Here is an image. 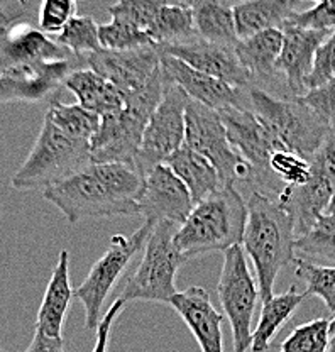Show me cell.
<instances>
[{
	"label": "cell",
	"instance_id": "6da1fadb",
	"mask_svg": "<svg viewBox=\"0 0 335 352\" xmlns=\"http://www.w3.org/2000/svg\"><path fill=\"white\" fill-rule=\"evenodd\" d=\"M142 175L136 164L90 163L58 185L44 190L69 223L85 219L132 217L139 215L138 195Z\"/></svg>",
	"mask_w": 335,
	"mask_h": 352
},
{
	"label": "cell",
	"instance_id": "7a4b0ae2",
	"mask_svg": "<svg viewBox=\"0 0 335 352\" xmlns=\"http://www.w3.org/2000/svg\"><path fill=\"white\" fill-rule=\"evenodd\" d=\"M294 220L276 198L252 190L248 200L244 252H248L257 274L261 300L272 298L279 271L294 259Z\"/></svg>",
	"mask_w": 335,
	"mask_h": 352
},
{
	"label": "cell",
	"instance_id": "3957f363",
	"mask_svg": "<svg viewBox=\"0 0 335 352\" xmlns=\"http://www.w3.org/2000/svg\"><path fill=\"white\" fill-rule=\"evenodd\" d=\"M248 222V201L235 185L222 188L193 205L188 219L178 227L175 245L186 259L226 252L241 244Z\"/></svg>",
	"mask_w": 335,
	"mask_h": 352
},
{
	"label": "cell",
	"instance_id": "277c9868",
	"mask_svg": "<svg viewBox=\"0 0 335 352\" xmlns=\"http://www.w3.org/2000/svg\"><path fill=\"white\" fill-rule=\"evenodd\" d=\"M249 109L259 122L271 132L272 138L283 146L310 161L332 134V127L301 104L300 98H278L264 88L252 85L248 88Z\"/></svg>",
	"mask_w": 335,
	"mask_h": 352
},
{
	"label": "cell",
	"instance_id": "5b68a950",
	"mask_svg": "<svg viewBox=\"0 0 335 352\" xmlns=\"http://www.w3.org/2000/svg\"><path fill=\"white\" fill-rule=\"evenodd\" d=\"M90 144L69 138L44 119L38 139L10 179L16 190H47L90 164Z\"/></svg>",
	"mask_w": 335,
	"mask_h": 352
},
{
	"label": "cell",
	"instance_id": "8992f818",
	"mask_svg": "<svg viewBox=\"0 0 335 352\" xmlns=\"http://www.w3.org/2000/svg\"><path fill=\"white\" fill-rule=\"evenodd\" d=\"M178 226L160 222L146 241L141 264L117 298L122 302H154L169 305L176 289V274L188 259L175 245Z\"/></svg>",
	"mask_w": 335,
	"mask_h": 352
},
{
	"label": "cell",
	"instance_id": "52a82bcc",
	"mask_svg": "<svg viewBox=\"0 0 335 352\" xmlns=\"http://www.w3.org/2000/svg\"><path fill=\"white\" fill-rule=\"evenodd\" d=\"M195 153L202 154L213 164L219 173L222 185H237L248 183L252 185V168L246 163L244 157L235 151L227 138L220 113L215 109L190 100L185 113V142Z\"/></svg>",
	"mask_w": 335,
	"mask_h": 352
},
{
	"label": "cell",
	"instance_id": "ba28073f",
	"mask_svg": "<svg viewBox=\"0 0 335 352\" xmlns=\"http://www.w3.org/2000/svg\"><path fill=\"white\" fill-rule=\"evenodd\" d=\"M153 229L154 223L144 220V223L131 236L117 234V236L110 237L109 249L91 266L83 283L75 288V298L82 303L85 310L87 330H97L102 320L100 311L107 296L110 295L120 276L126 273L129 263L141 249H144L146 241L149 239Z\"/></svg>",
	"mask_w": 335,
	"mask_h": 352
},
{
	"label": "cell",
	"instance_id": "9c48e42d",
	"mask_svg": "<svg viewBox=\"0 0 335 352\" xmlns=\"http://www.w3.org/2000/svg\"><path fill=\"white\" fill-rule=\"evenodd\" d=\"M217 293L224 314L230 322L234 352H246L252 342V317L261 295L241 244L232 245L224 252Z\"/></svg>",
	"mask_w": 335,
	"mask_h": 352
},
{
	"label": "cell",
	"instance_id": "30bf717a",
	"mask_svg": "<svg viewBox=\"0 0 335 352\" xmlns=\"http://www.w3.org/2000/svg\"><path fill=\"white\" fill-rule=\"evenodd\" d=\"M335 195V132L310 160V179L300 186H285L276 200L292 214L294 234L301 236L322 217Z\"/></svg>",
	"mask_w": 335,
	"mask_h": 352
},
{
	"label": "cell",
	"instance_id": "8fae6325",
	"mask_svg": "<svg viewBox=\"0 0 335 352\" xmlns=\"http://www.w3.org/2000/svg\"><path fill=\"white\" fill-rule=\"evenodd\" d=\"M217 112L220 113V119L226 126L230 144L252 168L256 192L266 193V195L268 192H276L278 195L281 190L278 188L279 182L270 170V160L276 151H281L283 146L259 122L251 109L224 107Z\"/></svg>",
	"mask_w": 335,
	"mask_h": 352
},
{
	"label": "cell",
	"instance_id": "7c38bea8",
	"mask_svg": "<svg viewBox=\"0 0 335 352\" xmlns=\"http://www.w3.org/2000/svg\"><path fill=\"white\" fill-rule=\"evenodd\" d=\"M190 97L175 83H169L153 116L146 124L136 168L144 175L151 168L163 164L185 142V113Z\"/></svg>",
	"mask_w": 335,
	"mask_h": 352
},
{
	"label": "cell",
	"instance_id": "4fadbf2b",
	"mask_svg": "<svg viewBox=\"0 0 335 352\" xmlns=\"http://www.w3.org/2000/svg\"><path fill=\"white\" fill-rule=\"evenodd\" d=\"M80 68H85L83 58L75 54L66 60L10 66L0 72V104H38L54 100V95L65 83L66 76Z\"/></svg>",
	"mask_w": 335,
	"mask_h": 352
},
{
	"label": "cell",
	"instance_id": "5bb4252c",
	"mask_svg": "<svg viewBox=\"0 0 335 352\" xmlns=\"http://www.w3.org/2000/svg\"><path fill=\"white\" fill-rule=\"evenodd\" d=\"M142 188L138 195L139 215L154 226L171 222L182 226L193 210V198L166 164H158L142 175Z\"/></svg>",
	"mask_w": 335,
	"mask_h": 352
},
{
	"label": "cell",
	"instance_id": "9a60e30c",
	"mask_svg": "<svg viewBox=\"0 0 335 352\" xmlns=\"http://www.w3.org/2000/svg\"><path fill=\"white\" fill-rule=\"evenodd\" d=\"M147 117L134 109L100 117V126L90 139L91 163L134 164L141 148Z\"/></svg>",
	"mask_w": 335,
	"mask_h": 352
},
{
	"label": "cell",
	"instance_id": "2e32d148",
	"mask_svg": "<svg viewBox=\"0 0 335 352\" xmlns=\"http://www.w3.org/2000/svg\"><path fill=\"white\" fill-rule=\"evenodd\" d=\"M85 68H90L102 78L114 83L124 95L139 90L153 73L160 68V53L156 46L138 47L129 51L98 50L83 54Z\"/></svg>",
	"mask_w": 335,
	"mask_h": 352
},
{
	"label": "cell",
	"instance_id": "e0dca14e",
	"mask_svg": "<svg viewBox=\"0 0 335 352\" xmlns=\"http://www.w3.org/2000/svg\"><path fill=\"white\" fill-rule=\"evenodd\" d=\"M160 66L164 73V78L182 88L188 95L190 100L215 110L224 107L249 109L248 90L235 88L222 80L213 78L207 73L198 72L169 54L160 53Z\"/></svg>",
	"mask_w": 335,
	"mask_h": 352
},
{
	"label": "cell",
	"instance_id": "ac0fdd59",
	"mask_svg": "<svg viewBox=\"0 0 335 352\" xmlns=\"http://www.w3.org/2000/svg\"><path fill=\"white\" fill-rule=\"evenodd\" d=\"M156 50L158 53L178 58L191 68L207 73L213 78L222 80L235 88L248 90L254 85L251 75L239 63L234 47L212 44L197 38L188 43L156 46Z\"/></svg>",
	"mask_w": 335,
	"mask_h": 352
},
{
	"label": "cell",
	"instance_id": "d6986e66",
	"mask_svg": "<svg viewBox=\"0 0 335 352\" xmlns=\"http://www.w3.org/2000/svg\"><path fill=\"white\" fill-rule=\"evenodd\" d=\"M281 31L283 47L276 63V73L283 75L292 97L298 98L307 91L305 82L314 68L316 50L332 31H315L293 24H286Z\"/></svg>",
	"mask_w": 335,
	"mask_h": 352
},
{
	"label": "cell",
	"instance_id": "ffe728a7",
	"mask_svg": "<svg viewBox=\"0 0 335 352\" xmlns=\"http://www.w3.org/2000/svg\"><path fill=\"white\" fill-rule=\"evenodd\" d=\"M169 307L185 322L202 352H224V315L215 310L207 289L190 286L176 293Z\"/></svg>",
	"mask_w": 335,
	"mask_h": 352
},
{
	"label": "cell",
	"instance_id": "44dd1931",
	"mask_svg": "<svg viewBox=\"0 0 335 352\" xmlns=\"http://www.w3.org/2000/svg\"><path fill=\"white\" fill-rule=\"evenodd\" d=\"M73 298L75 289L69 280V252L63 249L44 292L43 303L36 318V329L50 337H63L65 318Z\"/></svg>",
	"mask_w": 335,
	"mask_h": 352
},
{
	"label": "cell",
	"instance_id": "7402d4cb",
	"mask_svg": "<svg viewBox=\"0 0 335 352\" xmlns=\"http://www.w3.org/2000/svg\"><path fill=\"white\" fill-rule=\"evenodd\" d=\"M63 85L78 98V105L100 117L126 107V95L90 68L69 73Z\"/></svg>",
	"mask_w": 335,
	"mask_h": 352
},
{
	"label": "cell",
	"instance_id": "603a6c76",
	"mask_svg": "<svg viewBox=\"0 0 335 352\" xmlns=\"http://www.w3.org/2000/svg\"><path fill=\"white\" fill-rule=\"evenodd\" d=\"M298 0H241L234 6L239 39L266 29H283L296 12Z\"/></svg>",
	"mask_w": 335,
	"mask_h": 352
},
{
	"label": "cell",
	"instance_id": "cb8c5ba5",
	"mask_svg": "<svg viewBox=\"0 0 335 352\" xmlns=\"http://www.w3.org/2000/svg\"><path fill=\"white\" fill-rule=\"evenodd\" d=\"M283 47L281 29H266L249 38L239 39L234 51L242 68L251 75L254 80H271L274 78L276 63Z\"/></svg>",
	"mask_w": 335,
	"mask_h": 352
},
{
	"label": "cell",
	"instance_id": "d4e9b609",
	"mask_svg": "<svg viewBox=\"0 0 335 352\" xmlns=\"http://www.w3.org/2000/svg\"><path fill=\"white\" fill-rule=\"evenodd\" d=\"M164 164L188 188L193 204H198L205 197L212 195L213 192L224 186L213 164L208 160H205L202 154L190 149L186 144H183L178 151L173 153L164 161Z\"/></svg>",
	"mask_w": 335,
	"mask_h": 352
},
{
	"label": "cell",
	"instance_id": "484cf974",
	"mask_svg": "<svg viewBox=\"0 0 335 352\" xmlns=\"http://www.w3.org/2000/svg\"><path fill=\"white\" fill-rule=\"evenodd\" d=\"M191 14L195 31L200 39L229 47H235L239 43L234 6H230L227 0H195Z\"/></svg>",
	"mask_w": 335,
	"mask_h": 352
},
{
	"label": "cell",
	"instance_id": "4316f807",
	"mask_svg": "<svg viewBox=\"0 0 335 352\" xmlns=\"http://www.w3.org/2000/svg\"><path fill=\"white\" fill-rule=\"evenodd\" d=\"M307 298L305 293H298L296 288L292 286L288 292L281 295H272V298L263 303L259 322L252 330V352H268L271 349V342L276 333L283 329V325L293 317L298 307Z\"/></svg>",
	"mask_w": 335,
	"mask_h": 352
},
{
	"label": "cell",
	"instance_id": "83f0119b",
	"mask_svg": "<svg viewBox=\"0 0 335 352\" xmlns=\"http://www.w3.org/2000/svg\"><path fill=\"white\" fill-rule=\"evenodd\" d=\"M147 36L154 46L164 44H180L197 39V31L193 25V14L188 7L169 6L163 3L151 28L147 29Z\"/></svg>",
	"mask_w": 335,
	"mask_h": 352
},
{
	"label": "cell",
	"instance_id": "f1b7e54d",
	"mask_svg": "<svg viewBox=\"0 0 335 352\" xmlns=\"http://www.w3.org/2000/svg\"><path fill=\"white\" fill-rule=\"evenodd\" d=\"M44 119L50 120L53 126H56L69 138L88 142V144L100 126V116L83 109L78 104H63L56 98L50 102Z\"/></svg>",
	"mask_w": 335,
	"mask_h": 352
},
{
	"label": "cell",
	"instance_id": "f546056e",
	"mask_svg": "<svg viewBox=\"0 0 335 352\" xmlns=\"http://www.w3.org/2000/svg\"><path fill=\"white\" fill-rule=\"evenodd\" d=\"M294 252L301 259H325L335 266V214H323L307 232L296 236Z\"/></svg>",
	"mask_w": 335,
	"mask_h": 352
},
{
	"label": "cell",
	"instance_id": "4dcf8cb0",
	"mask_svg": "<svg viewBox=\"0 0 335 352\" xmlns=\"http://www.w3.org/2000/svg\"><path fill=\"white\" fill-rule=\"evenodd\" d=\"M293 264L294 274L307 285L305 295L318 296L335 314V266H320L301 258H294Z\"/></svg>",
	"mask_w": 335,
	"mask_h": 352
},
{
	"label": "cell",
	"instance_id": "1f68e13d",
	"mask_svg": "<svg viewBox=\"0 0 335 352\" xmlns=\"http://www.w3.org/2000/svg\"><path fill=\"white\" fill-rule=\"evenodd\" d=\"M53 39L75 56H83L102 50L98 39V24L91 16H75Z\"/></svg>",
	"mask_w": 335,
	"mask_h": 352
},
{
	"label": "cell",
	"instance_id": "d6a6232c",
	"mask_svg": "<svg viewBox=\"0 0 335 352\" xmlns=\"http://www.w3.org/2000/svg\"><path fill=\"white\" fill-rule=\"evenodd\" d=\"M98 39H100V46L110 51H129L154 46L146 31L116 17H112L110 22H105V24H98Z\"/></svg>",
	"mask_w": 335,
	"mask_h": 352
},
{
	"label": "cell",
	"instance_id": "836d02e7",
	"mask_svg": "<svg viewBox=\"0 0 335 352\" xmlns=\"http://www.w3.org/2000/svg\"><path fill=\"white\" fill-rule=\"evenodd\" d=\"M330 320L315 318L298 325L281 344V352H329Z\"/></svg>",
	"mask_w": 335,
	"mask_h": 352
},
{
	"label": "cell",
	"instance_id": "e575fe53",
	"mask_svg": "<svg viewBox=\"0 0 335 352\" xmlns=\"http://www.w3.org/2000/svg\"><path fill=\"white\" fill-rule=\"evenodd\" d=\"M270 170L285 186H300L310 179V161L292 151H276L270 160Z\"/></svg>",
	"mask_w": 335,
	"mask_h": 352
},
{
	"label": "cell",
	"instance_id": "d590c367",
	"mask_svg": "<svg viewBox=\"0 0 335 352\" xmlns=\"http://www.w3.org/2000/svg\"><path fill=\"white\" fill-rule=\"evenodd\" d=\"M161 0H117L109 6V14L116 19H122L134 24L136 28L147 31L156 19L161 6Z\"/></svg>",
	"mask_w": 335,
	"mask_h": 352
},
{
	"label": "cell",
	"instance_id": "8d00e7d4",
	"mask_svg": "<svg viewBox=\"0 0 335 352\" xmlns=\"http://www.w3.org/2000/svg\"><path fill=\"white\" fill-rule=\"evenodd\" d=\"M75 16V0H41L38 7V29L47 36H58Z\"/></svg>",
	"mask_w": 335,
	"mask_h": 352
},
{
	"label": "cell",
	"instance_id": "74e56055",
	"mask_svg": "<svg viewBox=\"0 0 335 352\" xmlns=\"http://www.w3.org/2000/svg\"><path fill=\"white\" fill-rule=\"evenodd\" d=\"M298 98L335 131V76L323 85L307 90Z\"/></svg>",
	"mask_w": 335,
	"mask_h": 352
},
{
	"label": "cell",
	"instance_id": "f35d334b",
	"mask_svg": "<svg viewBox=\"0 0 335 352\" xmlns=\"http://www.w3.org/2000/svg\"><path fill=\"white\" fill-rule=\"evenodd\" d=\"M335 76V29L330 32L329 38L325 39L315 53L314 68L312 73L308 75L307 82H305V88L312 90V88L323 85L329 82L330 78Z\"/></svg>",
	"mask_w": 335,
	"mask_h": 352
},
{
	"label": "cell",
	"instance_id": "ab89813d",
	"mask_svg": "<svg viewBox=\"0 0 335 352\" xmlns=\"http://www.w3.org/2000/svg\"><path fill=\"white\" fill-rule=\"evenodd\" d=\"M288 24L315 31H334L335 29V0H323L305 12H294Z\"/></svg>",
	"mask_w": 335,
	"mask_h": 352
},
{
	"label": "cell",
	"instance_id": "60d3db41",
	"mask_svg": "<svg viewBox=\"0 0 335 352\" xmlns=\"http://www.w3.org/2000/svg\"><path fill=\"white\" fill-rule=\"evenodd\" d=\"M124 307H126V302L117 298L116 302L110 305L109 310L105 311V315L102 317L100 324H98L97 327V340H95V347L91 352H107V349H109L110 330H112L114 322H116V318L119 317L120 311L124 310Z\"/></svg>",
	"mask_w": 335,
	"mask_h": 352
},
{
	"label": "cell",
	"instance_id": "b9f144b4",
	"mask_svg": "<svg viewBox=\"0 0 335 352\" xmlns=\"http://www.w3.org/2000/svg\"><path fill=\"white\" fill-rule=\"evenodd\" d=\"M25 352H65L63 337H50L36 329L34 337Z\"/></svg>",
	"mask_w": 335,
	"mask_h": 352
},
{
	"label": "cell",
	"instance_id": "7bdbcfd3",
	"mask_svg": "<svg viewBox=\"0 0 335 352\" xmlns=\"http://www.w3.org/2000/svg\"><path fill=\"white\" fill-rule=\"evenodd\" d=\"M29 14L19 0H0V28H7L16 22H24Z\"/></svg>",
	"mask_w": 335,
	"mask_h": 352
},
{
	"label": "cell",
	"instance_id": "ee69618b",
	"mask_svg": "<svg viewBox=\"0 0 335 352\" xmlns=\"http://www.w3.org/2000/svg\"><path fill=\"white\" fill-rule=\"evenodd\" d=\"M161 2L169 3V6H180V7H188L191 9V6L195 3V0H161Z\"/></svg>",
	"mask_w": 335,
	"mask_h": 352
},
{
	"label": "cell",
	"instance_id": "f6af8a7d",
	"mask_svg": "<svg viewBox=\"0 0 335 352\" xmlns=\"http://www.w3.org/2000/svg\"><path fill=\"white\" fill-rule=\"evenodd\" d=\"M327 214H335V195H334L332 200H330L329 208H327Z\"/></svg>",
	"mask_w": 335,
	"mask_h": 352
},
{
	"label": "cell",
	"instance_id": "bcb514c9",
	"mask_svg": "<svg viewBox=\"0 0 335 352\" xmlns=\"http://www.w3.org/2000/svg\"><path fill=\"white\" fill-rule=\"evenodd\" d=\"M329 352H335V333L330 337V346H329Z\"/></svg>",
	"mask_w": 335,
	"mask_h": 352
},
{
	"label": "cell",
	"instance_id": "7dc6e473",
	"mask_svg": "<svg viewBox=\"0 0 335 352\" xmlns=\"http://www.w3.org/2000/svg\"><path fill=\"white\" fill-rule=\"evenodd\" d=\"M334 333H335V314L332 320H330V336H334Z\"/></svg>",
	"mask_w": 335,
	"mask_h": 352
},
{
	"label": "cell",
	"instance_id": "c3c4849f",
	"mask_svg": "<svg viewBox=\"0 0 335 352\" xmlns=\"http://www.w3.org/2000/svg\"><path fill=\"white\" fill-rule=\"evenodd\" d=\"M298 2H300V0H298ZM310 2H315V3H320V2H323V0H310Z\"/></svg>",
	"mask_w": 335,
	"mask_h": 352
},
{
	"label": "cell",
	"instance_id": "681fc988",
	"mask_svg": "<svg viewBox=\"0 0 335 352\" xmlns=\"http://www.w3.org/2000/svg\"><path fill=\"white\" fill-rule=\"evenodd\" d=\"M3 214V207H2V205H0V215H2Z\"/></svg>",
	"mask_w": 335,
	"mask_h": 352
},
{
	"label": "cell",
	"instance_id": "f907efd6",
	"mask_svg": "<svg viewBox=\"0 0 335 352\" xmlns=\"http://www.w3.org/2000/svg\"><path fill=\"white\" fill-rule=\"evenodd\" d=\"M0 352H6V351H3V349H2V347H0Z\"/></svg>",
	"mask_w": 335,
	"mask_h": 352
},
{
	"label": "cell",
	"instance_id": "816d5d0a",
	"mask_svg": "<svg viewBox=\"0 0 335 352\" xmlns=\"http://www.w3.org/2000/svg\"><path fill=\"white\" fill-rule=\"evenodd\" d=\"M334 132H335V131H334Z\"/></svg>",
	"mask_w": 335,
	"mask_h": 352
}]
</instances>
